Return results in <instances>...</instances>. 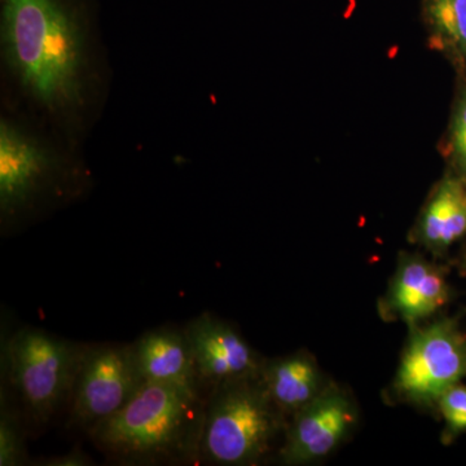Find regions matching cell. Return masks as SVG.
<instances>
[{"label": "cell", "instance_id": "obj_15", "mask_svg": "<svg viewBox=\"0 0 466 466\" xmlns=\"http://www.w3.org/2000/svg\"><path fill=\"white\" fill-rule=\"evenodd\" d=\"M25 435L16 410L2 395L0 410V466L26 464Z\"/></svg>", "mask_w": 466, "mask_h": 466}, {"label": "cell", "instance_id": "obj_1", "mask_svg": "<svg viewBox=\"0 0 466 466\" xmlns=\"http://www.w3.org/2000/svg\"><path fill=\"white\" fill-rule=\"evenodd\" d=\"M207 406L202 390L147 381L116 415L87 433L116 464H193L200 461Z\"/></svg>", "mask_w": 466, "mask_h": 466}, {"label": "cell", "instance_id": "obj_6", "mask_svg": "<svg viewBox=\"0 0 466 466\" xmlns=\"http://www.w3.org/2000/svg\"><path fill=\"white\" fill-rule=\"evenodd\" d=\"M143 383L131 345H88L67 404V426L90 431L124 408Z\"/></svg>", "mask_w": 466, "mask_h": 466}, {"label": "cell", "instance_id": "obj_9", "mask_svg": "<svg viewBox=\"0 0 466 466\" xmlns=\"http://www.w3.org/2000/svg\"><path fill=\"white\" fill-rule=\"evenodd\" d=\"M451 297L441 267L420 254L401 253L389 289L380 300V314L388 320L416 325L437 314Z\"/></svg>", "mask_w": 466, "mask_h": 466}, {"label": "cell", "instance_id": "obj_2", "mask_svg": "<svg viewBox=\"0 0 466 466\" xmlns=\"http://www.w3.org/2000/svg\"><path fill=\"white\" fill-rule=\"evenodd\" d=\"M5 45L12 66L34 96L50 106L76 96L82 42L56 0H5Z\"/></svg>", "mask_w": 466, "mask_h": 466}, {"label": "cell", "instance_id": "obj_16", "mask_svg": "<svg viewBox=\"0 0 466 466\" xmlns=\"http://www.w3.org/2000/svg\"><path fill=\"white\" fill-rule=\"evenodd\" d=\"M444 421L441 441L451 443L466 433V385L459 382L451 386L438 400L437 408Z\"/></svg>", "mask_w": 466, "mask_h": 466}, {"label": "cell", "instance_id": "obj_12", "mask_svg": "<svg viewBox=\"0 0 466 466\" xmlns=\"http://www.w3.org/2000/svg\"><path fill=\"white\" fill-rule=\"evenodd\" d=\"M143 381L174 383L204 391L184 329L158 328L131 343Z\"/></svg>", "mask_w": 466, "mask_h": 466}, {"label": "cell", "instance_id": "obj_5", "mask_svg": "<svg viewBox=\"0 0 466 466\" xmlns=\"http://www.w3.org/2000/svg\"><path fill=\"white\" fill-rule=\"evenodd\" d=\"M466 379V334L455 319L410 325L391 394L401 403L437 408L451 386Z\"/></svg>", "mask_w": 466, "mask_h": 466}, {"label": "cell", "instance_id": "obj_11", "mask_svg": "<svg viewBox=\"0 0 466 466\" xmlns=\"http://www.w3.org/2000/svg\"><path fill=\"white\" fill-rule=\"evenodd\" d=\"M466 235V182L447 174L435 186L417 219L410 238L416 244L441 257Z\"/></svg>", "mask_w": 466, "mask_h": 466}, {"label": "cell", "instance_id": "obj_18", "mask_svg": "<svg viewBox=\"0 0 466 466\" xmlns=\"http://www.w3.org/2000/svg\"><path fill=\"white\" fill-rule=\"evenodd\" d=\"M38 465L43 466H92V459L90 456L86 455L84 451L81 449H75L70 451L66 455L54 456V458H48L43 460L42 462H38Z\"/></svg>", "mask_w": 466, "mask_h": 466}, {"label": "cell", "instance_id": "obj_17", "mask_svg": "<svg viewBox=\"0 0 466 466\" xmlns=\"http://www.w3.org/2000/svg\"><path fill=\"white\" fill-rule=\"evenodd\" d=\"M450 158L455 173L466 182V87L460 94L449 137Z\"/></svg>", "mask_w": 466, "mask_h": 466}, {"label": "cell", "instance_id": "obj_3", "mask_svg": "<svg viewBox=\"0 0 466 466\" xmlns=\"http://www.w3.org/2000/svg\"><path fill=\"white\" fill-rule=\"evenodd\" d=\"M288 417L276 407L259 377L211 389L200 444V462L257 465L287 431Z\"/></svg>", "mask_w": 466, "mask_h": 466}, {"label": "cell", "instance_id": "obj_4", "mask_svg": "<svg viewBox=\"0 0 466 466\" xmlns=\"http://www.w3.org/2000/svg\"><path fill=\"white\" fill-rule=\"evenodd\" d=\"M87 348L30 325L5 343L3 367L9 389L33 422L47 424L69 404Z\"/></svg>", "mask_w": 466, "mask_h": 466}, {"label": "cell", "instance_id": "obj_8", "mask_svg": "<svg viewBox=\"0 0 466 466\" xmlns=\"http://www.w3.org/2000/svg\"><path fill=\"white\" fill-rule=\"evenodd\" d=\"M183 329L204 389L211 390L225 382L260 376L266 359L232 324L205 312Z\"/></svg>", "mask_w": 466, "mask_h": 466}, {"label": "cell", "instance_id": "obj_14", "mask_svg": "<svg viewBox=\"0 0 466 466\" xmlns=\"http://www.w3.org/2000/svg\"><path fill=\"white\" fill-rule=\"evenodd\" d=\"M429 45L466 72V0H422Z\"/></svg>", "mask_w": 466, "mask_h": 466}, {"label": "cell", "instance_id": "obj_10", "mask_svg": "<svg viewBox=\"0 0 466 466\" xmlns=\"http://www.w3.org/2000/svg\"><path fill=\"white\" fill-rule=\"evenodd\" d=\"M47 161L29 139L7 124L0 130V207L15 214L47 182Z\"/></svg>", "mask_w": 466, "mask_h": 466}, {"label": "cell", "instance_id": "obj_19", "mask_svg": "<svg viewBox=\"0 0 466 466\" xmlns=\"http://www.w3.org/2000/svg\"><path fill=\"white\" fill-rule=\"evenodd\" d=\"M461 266H462V268L466 269V251L464 254V259H462V262H461Z\"/></svg>", "mask_w": 466, "mask_h": 466}, {"label": "cell", "instance_id": "obj_7", "mask_svg": "<svg viewBox=\"0 0 466 466\" xmlns=\"http://www.w3.org/2000/svg\"><path fill=\"white\" fill-rule=\"evenodd\" d=\"M358 408L336 383L291 417L279 458L284 465H308L328 458L358 424Z\"/></svg>", "mask_w": 466, "mask_h": 466}, {"label": "cell", "instance_id": "obj_13", "mask_svg": "<svg viewBox=\"0 0 466 466\" xmlns=\"http://www.w3.org/2000/svg\"><path fill=\"white\" fill-rule=\"evenodd\" d=\"M260 380L276 407L290 420L329 386L314 357L305 351L265 360Z\"/></svg>", "mask_w": 466, "mask_h": 466}]
</instances>
